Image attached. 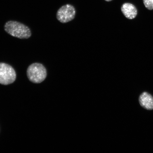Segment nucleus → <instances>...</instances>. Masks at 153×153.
<instances>
[{"label":"nucleus","instance_id":"obj_5","mask_svg":"<svg viewBox=\"0 0 153 153\" xmlns=\"http://www.w3.org/2000/svg\"><path fill=\"white\" fill-rule=\"evenodd\" d=\"M140 105L143 108L148 110H153V96L148 92L144 91L139 97Z\"/></svg>","mask_w":153,"mask_h":153},{"label":"nucleus","instance_id":"obj_7","mask_svg":"<svg viewBox=\"0 0 153 153\" xmlns=\"http://www.w3.org/2000/svg\"><path fill=\"white\" fill-rule=\"evenodd\" d=\"M143 1L146 8L149 10L153 9V0H143Z\"/></svg>","mask_w":153,"mask_h":153},{"label":"nucleus","instance_id":"obj_1","mask_svg":"<svg viewBox=\"0 0 153 153\" xmlns=\"http://www.w3.org/2000/svg\"><path fill=\"white\" fill-rule=\"evenodd\" d=\"M4 29L10 35L20 39H28L31 36V30L28 27L16 21L7 22L4 25Z\"/></svg>","mask_w":153,"mask_h":153},{"label":"nucleus","instance_id":"obj_8","mask_svg":"<svg viewBox=\"0 0 153 153\" xmlns=\"http://www.w3.org/2000/svg\"><path fill=\"white\" fill-rule=\"evenodd\" d=\"M105 1H106L109 2V1H112V0H105Z\"/></svg>","mask_w":153,"mask_h":153},{"label":"nucleus","instance_id":"obj_6","mask_svg":"<svg viewBox=\"0 0 153 153\" xmlns=\"http://www.w3.org/2000/svg\"><path fill=\"white\" fill-rule=\"evenodd\" d=\"M121 11L126 18L129 19L135 18L137 14V10L134 5L130 3H124L121 7Z\"/></svg>","mask_w":153,"mask_h":153},{"label":"nucleus","instance_id":"obj_4","mask_svg":"<svg viewBox=\"0 0 153 153\" xmlns=\"http://www.w3.org/2000/svg\"><path fill=\"white\" fill-rule=\"evenodd\" d=\"M76 10L74 6L67 4L62 6L57 11L56 18L62 23L71 22L75 18Z\"/></svg>","mask_w":153,"mask_h":153},{"label":"nucleus","instance_id":"obj_3","mask_svg":"<svg viewBox=\"0 0 153 153\" xmlns=\"http://www.w3.org/2000/svg\"><path fill=\"white\" fill-rule=\"evenodd\" d=\"M16 72L12 66L0 62V84L7 85L12 83L16 79Z\"/></svg>","mask_w":153,"mask_h":153},{"label":"nucleus","instance_id":"obj_2","mask_svg":"<svg viewBox=\"0 0 153 153\" xmlns=\"http://www.w3.org/2000/svg\"><path fill=\"white\" fill-rule=\"evenodd\" d=\"M27 75L30 82L34 83H41L47 77L46 69L40 63H34L28 66Z\"/></svg>","mask_w":153,"mask_h":153}]
</instances>
